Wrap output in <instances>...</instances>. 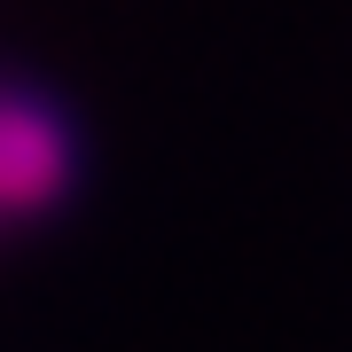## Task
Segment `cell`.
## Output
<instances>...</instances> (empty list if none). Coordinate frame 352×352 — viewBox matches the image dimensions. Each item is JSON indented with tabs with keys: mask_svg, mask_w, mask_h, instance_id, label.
I'll return each mask as SVG.
<instances>
[{
	"mask_svg": "<svg viewBox=\"0 0 352 352\" xmlns=\"http://www.w3.org/2000/svg\"><path fill=\"white\" fill-rule=\"evenodd\" d=\"M71 126L24 87H0V227L39 219L71 188Z\"/></svg>",
	"mask_w": 352,
	"mask_h": 352,
	"instance_id": "obj_1",
	"label": "cell"
}]
</instances>
